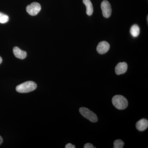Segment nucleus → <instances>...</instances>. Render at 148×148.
Segmentation results:
<instances>
[{
    "label": "nucleus",
    "instance_id": "1",
    "mask_svg": "<svg viewBox=\"0 0 148 148\" xmlns=\"http://www.w3.org/2000/svg\"><path fill=\"white\" fill-rule=\"evenodd\" d=\"M37 87L36 83L33 81H27L17 86L16 90L17 92L20 93H27L34 91Z\"/></svg>",
    "mask_w": 148,
    "mask_h": 148
},
{
    "label": "nucleus",
    "instance_id": "2",
    "mask_svg": "<svg viewBox=\"0 0 148 148\" xmlns=\"http://www.w3.org/2000/svg\"><path fill=\"white\" fill-rule=\"evenodd\" d=\"M112 103L116 108L119 110H124L128 106L126 98L121 95H116L112 99Z\"/></svg>",
    "mask_w": 148,
    "mask_h": 148
},
{
    "label": "nucleus",
    "instance_id": "3",
    "mask_svg": "<svg viewBox=\"0 0 148 148\" xmlns=\"http://www.w3.org/2000/svg\"><path fill=\"white\" fill-rule=\"evenodd\" d=\"M79 111L83 116L87 119L90 121L92 123H95L98 121V117L96 115L87 108L84 107L80 108Z\"/></svg>",
    "mask_w": 148,
    "mask_h": 148
},
{
    "label": "nucleus",
    "instance_id": "4",
    "mask_svg": "<svg viewBox=\"0 0 148 148\" xmlns=\"http://www.w3.org/2000/svg\"><path fill=\"white\" fill-rule=\"evenodd\" d=\"M41 9L40 5L39 3L34 2L27 6V12L32 16H36L38 14Z\"/></svg>",
    "mask_w": 148,
    "mask_h": 148
},
{
    "label": "nucleus",
    "instance_id": "5",
    "mask_svg": "<svg viewBox=\"0 0 148 148\" xmlns=\"http://www.w3.org/2000/svg\"><path fill=\"white\" fill-rule=\"evenodd\" d=\"M101 9L103 16L106 18H109L112 14V8L110 3L108 1L105 0L101 3Z\"/></svg>",
    "mask_w": 148,
    "mask_h": 148
},
{
    "label": "nucleus",
    "instance_id": "6",
    "mask_svg": "<svg viewBox=\"0 0 148 148\" xmlns=\"http://www.w3.org/2000/svg\"><path fill=\"white\" fill-rule=\"evenodd\" d=\"M110 44L106 41H102L99 43L97 47V51L98 53L103 54L106 53L110 49Z\"/></svg>",
    "mask_w": 148,
    "mask_h": 148
},
{
    "label": "nucleus",
    "instance_id": "7",
    "mask_svg": "<svg viewBox=\"0 0 148 148\" xmlns=\"http://www.w3.org/2000/svg\"><path fill=\"white\" fill-rule=\"evenodd\" d=\"M127 65L125 62H121L117 65L115 68V73L117 75L125 73L127 71Z\"/></svg>",
    "mask_w": 148,
    "mask_h": 148
},
{
    "label": "nucleus",
    "instance_id": "8",
    "mask_svg": "<svg viewBox=\"0 0 148 148\" xmlns=\"http://www.w3.org/2000/svg\"><path fill=\"white\" fill-rule=\"evenodd\" d=\"M136 127L137 129L140 131L146 130L148 127L147 120L145 119L140 120L136 123Z\"/></svg>",
    "mask_w": 148,
    "mask_h": 148
},
{
    "label": "nucleus",
    "instance_id": "9",
    "mask_svg": "<svg viewBox=\"0 0 148 148\" xmlns=\"http://www.w3.org/2000/svg\"><path fill=\"white\" fill-rule=\"evenodd\" d=\"M14 54L16 58L19 59H24L27 57V53L26 51H22L17 47H15L13 48Z\"/></svg>",
    "mask_w": 148,
    "mask_h": 148
},
{
    "label": "nucleus",
    "instance_id": "10",
    "mask_svg": "<svg viewBox=\"0 0 148 148\" xmlns=\"http://www.w3.org/2000/svg\"><path fill=\"white\" fill-rule=\"evenodd\" d=\"M86 8V14L88 16H91L93 13V8L92 3L90 0H83Z\"/></svg>",
    "mask_w": 148,
    "mask_h": 148
},
{
    "label": "nucleus",
    "instance_id": "11",
    "mask_svg": "<svg viewBox=\"0 0 148 148\" xmlns=\"http://www.w3.org/2000/svg\"><path fill=\"white\" fill-rule=\"evenodd\" d=\"M130 32L133 37H138L140 33V27L136 24L133 25L130 28Z\"/></svg>",
    "mask_w": 148,
    "mask_h": 148
},
{
    "label": "nucleus",
    "instance_id": "12",
    "mask_svg": "<svg viewBox=\"0 0 148 148\" xmlns=\"http://www.w3.org/2000/svg\"><path fill=\"white\" fill-rule=\"evenodd\" d=\"M9 16L6 14L0 12V23L5 24L9 21Z\"/></svg>",
    "mask_w": 148,
    "mask_h": 148
},
{
    "label": "nucleus",
    "instance_id": "13",
    "mask_svg": "<svg viewBox=\"0 0 148 148\" xmlns=\"http://www.w3.org/2000/svg\"><path fill=\"white\" fill-rule=\"evenodd\" d=\"M124 143L121 140H117L114 142V148H123V147Z\"/></svg>",
    "mask_w": 148,
    "mask_h": 148
},
{
    "label": "nucleus",
    "instance_id": "14",
    "mask_svg": "<svg viewBox=\"0 0 148 148\" xmlns=\"http://www.w3.org/2000/svg\"><path fill=\"white\" fill-rule=\"evenodd\" d=\"M84 148H95L93 147L92 144L90 143H86V144L84 145Z\"/></svg>",
    "mask_w": 148,
    "mask_h": 148
},
{
    "label": "nucleus",
    "instance_id": "15",
    "mask_svg": "<svg viewBox=\"0 0 148 148\" xmlns=\"http://www.w3.org/2000/svg\"><path fill=\"white\" fill-rule=\"evenodd\" d=\"M65 148H75V146L74 145H72V144H71V143H69V144H67V145H66V147H65Z\"/></svg>",
    "mask_w": 148,
    "mask_h": 148
},
{
    "label": "nucleus",
    "instance_id": "16",
    "mask_svg": "<svg viewBox=\"0 0 148 148\" xmlns=\"http://www.w3.org/2000/svg\"><path fill=\"white\" fill-rule=\"evenodd\" d=\"M3 140L2 138V137H1V136H0V145H1L2 143H3Z\"/></svg>",
    "mask_w": 148,
    "mask_h": 148
},
{
    "label": "nucleus",
    "instance_id": "17",
    "mask_svg": "<svg viewBox=\"0 0 148 148\" xmlns=\"http://www.w3.org/2000/svg\"><path fill=\"white\" fill-rule=\"evenodd\" d=\"M2 62V58L1 56H0V64H1Z\"/></svg>",
    "mask_w": 148,
    "mask_h": 148
}]
</instances>
